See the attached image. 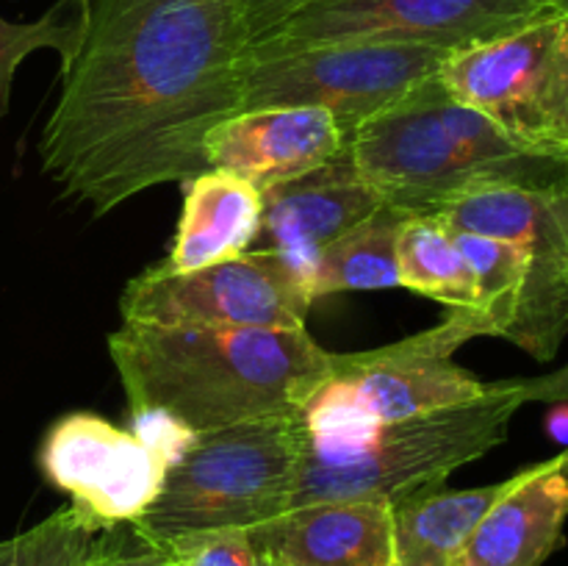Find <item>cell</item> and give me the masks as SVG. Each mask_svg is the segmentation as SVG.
Returning <instances> with one entry per match:
<instances>
[{"mask_svg": "<svg viewBox=\"0 0 568 566\" xmlns=\"http://www.w3.org/2000/svg\"><path fill=\"white\" fill-rule=\"evenodd\" d=\"M566 9L558 0H308L247 48V55L338 42L460 50Z\"/></svg>", "mask_w": 568, "mask_h": 566, "instance_id": "9", "label": "cell"}, {"mask_svg": "<svg viewBox=\"0 0 568 566\" xmlns=\"http://www.w3.org/2000/svg\"><path fill=\"white\" fill-rule=\"evenodd\" d=\"M92 566H170L166 553L133 525H114L94 544Z\"/></svg>", "mask_w": 568, "mask_h": 566, "instance_id": "25", "label": "cell"}, {"mask_svg": "<svg viewBox=\"0 0 568 566\" xmlns=\"http://www.w3.org/2000/svg\"><path fill=\"white\" fill-rule=\"evenodd\" d=\"M344 148L336 117L314 105L239 111L205 137L211 170L233 172L258 192L327 164Z\"/></svg>", "mask_w": 568, "mask_h": 566, "instance_id": "14", "label": "cell"}, {"mask_svg": "<svg viewBox=\"0 0 568 566\" xmlns=\"http://www.w3.org/2000/svg\"><path fill=\"white\" fill-rule=\"evenodd\" d=\"M436 220L521 247L527 277L505 338L536 361H552L568 336V189L480 186L449 200Z\"/></svg>", "mask_w": 568, "mask_h": 566, "instance_id": "10", "label": "cell"}, {"mask_svg": "<svg viewBox=\"0 0 568 566\" xmlns=\"http://www.w3.org/2000/svg\"><path fill=\"white\" fill-rule=\"evenodd\" d=\"M81 28V0H59L37 22H9L0 17V122L9 114L11 83L22 59L37 50H55L67 61L75 53Z\"/></svg>", "mask_w": 568, "mask_h": 566, "instance_id": "23", "label": "cell"}, {"mask_svg": "<svg viewBox=\"0 0 568 566\" xmlns=\"http://www.w3.org/2000/svg\"><path fill=\"white\" fill-rule=\"evenodd\" d=\"M159 547L166 553L170 566H270L253 533L242 527L192 533Z\"/></svg>", "mask_w": 568, "mask_h": 566, "instance_id": "24", "label": "cell"}, {"mask_svg": "<svg viewBox=\"0 0 568 566\" xmlns=\"http://www.w3.org/2000/svg\"><path fill=\"white\" fill-rule=\"evenodd\" d=\"M311 294L266 250L170 272L161 264L133 277L120 297L122 322L155 327H305Z\"/></svg>", "mask_w": 568, "mask_h": 566, "instance_id": "11", "label": "cell"}, {"mask_svg": "<svg viewBox=\"0 0 568 566\" xmlns=\"http://www.w3.org/2000/svg\"><path fill=\"white\" fill-rule=\"evenodd\" d=\"M131 433L142 438L150 449H155L170 466H175L197 438L192 427H186L181 420L161 408H133Z\"/></svg>", "mask_w": 568, "mask_h": 566, "instance_id": "26", "label": "cell"}, {"mask_svg": "<svg viewBox=\"0 0 568 566\" xmlns=\"http://www.w3.org/2000/svg\"><path fill=\"white\" fill-rule=\"evenodd\" d=\"M103 527L72 505L0 542V566H92Z\"/></svg>", "mask_w": 568, "mask_h": 566, "instance_id": "22", "label": "cell"}, {"mask_svg": "<svg viewBox=\"0 0 568 566\" xmlns=\"http://www.w3.org/2000/svg\"><path fill=\"white\" fill-rule=\"evenodd\" d=\"M453 50L430 44L338 42L242 61V111L314 105L336 117L344 137L436 75Z\"/></svg>", "mask_w": 568, "mask_h": 566, "instance_id": "8", "label": "cell"}, {"mask_svg": "<svg viewBox=\"0 0 568 566\" xmlns=\"http://www.w3.org/2000/svg\"><path fill=\"white\" fill-rule=\"evenodd\" d=\"M361 175L405 216L480 186L568 189V159L532 153L447 92L438 72L347 137Z\"/></svg>", "mask_w": 568, "mask_h": 566, "instance_id": "3", "label": "cell"}, {"mask_svg": "<svg viewBox=\"0 0 568 566\" xmlns=\"http://www.w3.org/2000/svg\"><path fill=\"white\" fill-rule=\"evenodd\" d=\"M39 469L72 508L109 530L136 522L161 494L170 464L131 431L92 411H72L50 425Z\"/></svg>", "mask_w": 568, "mask_h": 566, "instance_id": "12", "label": "cell"}, {"mask_svg": "<svg viewBox=\"0 0 568 566\" xmlns=\"http://www.w3.org/2000/svg\"><path fill=\"white\" fill-rule=\"evenodd\" d=\"M109 355L128 411L161 408L194 433L297 416L331 372L305 327H155L122 322Z\"/></svg>", "mask_w": 568, "mask_h": 566, "instance_id": "2", "label": "cell"}, {"mask_svg": "<svg viewBox=\"0 0 568 566\" xmlns=\"http://www.w3.org/2000/svg\"><path fill=\"white\" fill-rule=\"evenodd\" d=\"M261 192L225 170H205L186 181L181 222L172 253L161 261L170 272H192L253 250L261 231Z\"/></svg>", "mask_w": 568, "mask_h": 566, "instance_id": "17", "label": "cell"}, {"mask_svg": "<svg viewBox=\"0 0 568 566\" xmlns=\"http://www.w3.org/2000/svg\"><path fill=\"white\" fill-rule=\"evenodd\" d=\"M568 519V449L510 477L460 553L458 566H544L564 547Z\"/></svg>", "mask_w": 568, "mask_h": 566, "instance_id": "16", "label": "cell"}, {"mask_svg": "<svg viewBox=\"0 0 568 566\" xmlns=\"http://www.w3.org/2000/svg\"><path fill=\"white\" fill-rule=\"evenodd\" d=\"M397 264L399 286L438 300L442 305H447L449 314H469L480 322L475 277L455 244L453 231L442 220L405 216L397 236Z\"/></svg>", "mask_w": 568, "mask_h": 566, "instance_id": "19", "label": "cell"}, {"mask_svg": "<svg viewBox=\"0 0 568 566\" xmlns=\"http://www.w3.org/2000/svg\"><path fill=\"white\" fill-rule=\"evenodd\" d=\"M305 3H308V0H242L244 26H247L250 44L258 42V39L266 37V33L275 31L283 20H288V17H292L297 9H303Z\"/></svg>", "mask_w": 568, "mask_h": 566, "instance_id": "27", "label": "cell"}, {"mask_svg": "<svg viewBox=\"0 0 568 566\" xmlns=\"http://www.w3.org/2000/svg\"><path fill=\"white\" fill-rule=\"evenodd\" d=\"M483 327L469 314H447L430 331L364 353H331V372L300 408L311 444H344L375 427L480 397L488 383L453 361Z\"/></svg>", "mask_w": 568, "mask_h": 566, "instance_id": "6", "label": "cell"}, {"mask_svg": "<svg viewBox=\"0 0 568 566\" xmlns=\"http://www.w3.org/2000/svg\"><path fill=\"white\" fill-rule=\"evenodd\" d=\"M564 6H566V9H568V0H564Z\"/></svg>", "mask_w": 568, "mask_h": 566, "instance_id": "30", "label": "cell"}, {"mask_svg": "<svg viewBox=\"0 0 568 566\" xmlns=\"http://www.w3.org/2000/svg\"><path fill=\"white\" fill-rule=\"evenodd\" d=\"M403 222L405 214L383 205L377 214L322 250L311 277V297L399 286L397 236Z\"/></svg>", "mask_w": 568, "mask_h": 566, "instance_id": "20", "label": "cell"}, {"mask_svg": "<svg viewBox=\"0 0 568 566\" xmlns=\"http://www.w3.org/2000/svg\"><path fill=\"white\" fill-rule=\"evenodd\" d=\"M521 405L525 400L510 377L488 383L469 403L375 427L355 442L311 444L303 438L288 508L311 503H386L394 508L444 488L453 472L508 438Z\"/></svg>", "mask_w": 568, "mask_h": 566, "instance_id": "4", "label": "cell"}, {"mask_svg": "<svg viewBox=\"0 0 568 566\" xmlns=\"http://www.w3.org/2000/svg\"><path fill=\"white\" fill-rule=\"evenodd\" d=\"M460 255L475 277L477 316L486 336H508L516 314H519L521 289L527 277V259L521 247L497 236L453 231Z\"/></svg>", "mask_w": 568, "mask_h": 566, "instance_id": "21", "label": "cell"}, {"mask_svg": "<svg viewBox=\"0 0 568 566\" xmlns=\"http://www.w3.org/2000/svg\"><path fill=\"white\" fill-rule=\"evenodd\" d=\"M516 388L525 403H568V364L547 375L516 377Z\"/></svg>", "mask_w": 568, "mask_h": 566, "instance_id": "28", "label": "cell"}, {"mask_svg": "<svg viewBox=\"0 0 568 566\" xmlns=\"http://www.w3.org/2000/svg\"><path fill=\"white\" fill-rule=\"evenodd\" d=\"M250 533L270 566H397L386 503L300 505Z\"/></svg>", "mask_w": 568, "mask_h": 566, "instance_id": "15", "label": "cell"}, {"mask_svg": "<svg viewBox=\"0 0 568 566\" xmlns=\"http://www.w3.org/2000/svg\"><path fill=\"white\" fill-rule=\"evenodd\" d=\"M558 3H564V0H558Z\"/></svg>", "mask_w": 568, "mask_h": 566, "instance_id": "31", "label": "cell"}, {"mask_svg": "<svg viewBox=\"0 0 568 566\" xmlns=\"http://www.w3.org/2000/svg\"><path fill=\"white\" fill-rule=\"evenodd\" d=\"M258 247L275 255L311 294L322 250L383 209V198L344 148L327 164L261 192ZM314 300V297H311Z\"/></svg>", "mask_w": 568, "mask_h": 566, "instance_id": "13", "label": "cell"}, {"mask_svg": "<svg viewBox=\"0 0 568 566\" xmlns=\"http://www.w3.org/2000/svg\"><path fill=\"white\" fill-rule=\"evenodd\" d=\"M438 78L516 144L568 159V9L453 50Z\"/></svg>", "mask_w": 568, "mask_h": 566, "instance_id": "7", "label": "cell"}, {"mask_svg": "<svg viewBox=\"0 0 568 566\" xmlns=\"http://www.w3.org/2000/svg\"><path fill=\"white\" fill-rule=\"evenodd\" d=\"M544 431L552 442L560 444V449H568V403H549Z\"/></svg>", "mask_w": 568, "mask_h": 566, "instance_id": "29", "label": "cell"}, {"mask_svg": "<svg viewBox=\"0 0 568 566\" xmlns=\"http://www.w3.org/2000/svg\"><path fill=\"white\" fill-rule=\"evenodd\" d=\"M75 53L39 137L42 172L94 216L211 170L205 137L242 111V0H81Z\"/></svg>", "mask_w": 568, "mask_h": 566, "instance_id": "1", "label": "cell"}, {"mask_svg": "<svg viewBox=\"0 0 568 566\" xmlns=\"http://www.w3.org/2000/svg\"><path fill=\"white\" fill-rule=\"evenodd\" d=\"M508 481L491 486L436 488L394 505V549L397 566H458L460 553L483 516L508 492Z\"/></svg>", "mask_w": 568, "mask_h": 566, "instance_id": "18", "label": "cell"}, {"mask_svg": "<svg viewBox=\"0 0 568 566\" xmlns=\"http://www.w3.org/2000/svg\"><path fill=\"white\" fill-rule=\"evenodd\" d=\"M300 453L297 416L200 433L186 455L170 466L155 503L131 525L155 544L227 527L253 530L288 511Z\"/></svg>", "mask_w": 568, "mask_h": 566, "instance_id": "5", "label": "cell"}]
</instances>
